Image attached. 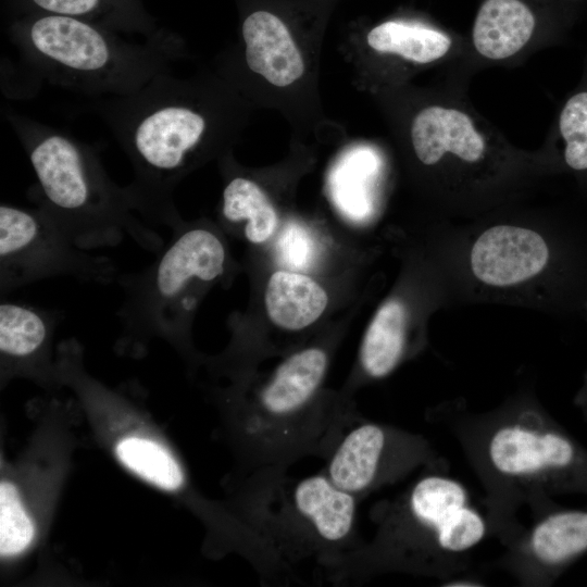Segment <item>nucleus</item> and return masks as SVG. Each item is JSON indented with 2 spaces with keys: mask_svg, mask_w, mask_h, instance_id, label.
Here are the masks:
<instances>
[{
  "mask_svg": "<svg viewBox=\"0 0 587 587\" xmlns=\"http://www.w3.org/2000/svg\"><path fill=\"white\" fill-rule=\"evenodd\" d=\"M425 419L462 450L484 490L490 537L503 548L525 527L521 508L534 517L559 505L561 496H587V448L550 414L532 385L485 411L461 398L446 400Z\"/></svg>",
  "mask_w": 587,
  "mask_h": 587,
  "instance_id": "1",
  "label": "nucleus"
},
{
  "mask_svg": "<svg viewBox=\"0 0 587 587\" xmlns=\"http://www.w3.org/2000/svg\"><path fill=\"white\" fill-rule=\"evenodd\" d=\"M438 234L454 305L501 304L554 316L583 315L587 230L579 224L511 203L449 221Z\"/></svg>",
  "mask_w": 587,
  "mask_h": 587,
  "instance_id": "2",
  "label": "nucleus"
},
{
  "mask_svg": "<svg viewBox=\"0 0 587 587\" xmlns=\"http://www.w3.org/2000/svg\"><path fill=\"white\" fill-rule=\"evenodd\" d=\"M60 385L73 395L93 440L134 479L170 498L201 524L202 550L211 559L238 555L262 583L285 582L289 570L273 547L247 526L226 501L205 496L193 483L176 445L135 394L90 374L84 346L71 337L55 349Z\"/></svg>",
  "mask_w": 587,
  "mask_h": 587,
  "instance_id": "3",
  "label": "nucleus"
},
{
  "mask_svg": "<svg viewBox=\"0 0 587 587\" xmlns=\"http://www.w3.org/2000/svg\"><path fill=\"white\" fill-rule=\"evenodd\" d=\"M369 516L373 536L321 573L329 583L354 585L385 574L441 583L469 572L472 550L490 537L485 513L448 471L419 472L397 495L375 502Z\"/></svg>",
  "mask_w": 587,
  "mask_h": 587,
  "instance_id": "4",
  "label": "nucleus"
},
{
  "mask_svg": "<svg viewBox=\"0 0 587 587\" xmlns=\"http://www.w3.org/2000/svg\"><path fill=\"white\" fill-rule=\"evenodd\" d=\"M327 367L326 350L310 347L287 357L253 391L235 387L218 395L220 436L237 470L325 460L359 414L345 400L321 395Z\"/></svg>",
  "mask_w": 587,
  "mask_h": 587,
  "instance_id": "5",
  "label": "nucleus"
},
{
  "mask_svg": "<svg viewBox=\"0 0 587 587\" xmlns=\"http://www.w3.org/2000/svg\"><path fill=\"white\" fill-rule=\"evenodd\" d=\"M197 91L168 71L133 93L91 98L84 107L104 123L128 158L134 177L126 188L148 224L173 230L184 224L173 191L197 161L210 128Z\"/></svg>",
  "mask_w": 587,
  "mask_h": 587,
  "instance_id": "6",
  "label": "nucleus"
},
{
  "mask_svg": "<svg viewBox=\"0 0 587 587\" xmlns=\"http://www.w3.org/2000/svg\"><path fill=\"white\" fill-rule=\"evenodd\" d=\"M4 117L36 176L28 199L77 247H115L128 236L146 251L163 248V238L138 216L126 186L109 176L96 147L10 110Z\"/></svg>",
  "mask_w": 587,
  "mask_h": 587,
  "instance_id": "7",
  "label": "nucleus"
},
{
  "mask_svg": "<svg viewBox=\"0 0 587 587\" xmlns=\"http://www.w3.org/2000/svg\"><path fill=\"white\" fill-rule=\"evenodd\" d=\"M7 34L28 74L89 98L139 90L171 71L183 49L166 28L134 42L112 29L53 14L13 16Z\"/></svg>",
  "mask_w": 587,
  "mask_h": 587,
  "instance_id": "8",
  "label": "nucleus"
},
{
  "mask_svg": "<svg viewBox=\"0 0 587 587\" xmlns=\"http://www.w3.org/2000/svg\"><path fill=\"white\" fill-rule=\"evenodd\" d=\"M230 510L260 535L296 575L312 561L322 573L362 542L357 526L360 502L322 471L292 477L288 469L235 470L223 479Z\"/></svg>",
  "mask_w": 587,
  "mask_h": 587,
  "instance_id": "9",
  "label": "nucleus"
},
{
  "mask_svg": "<svg viewBox=\"0 0 587 587\" xmlns=\"http://www.w3.org/2000/svg\"><path fill=\"white\" fill-rule=\"evenodd\" d=\"M141 271L118 274L124 300L116 311L121 330L117 354L143 358L153 341L193 357L189 323L202 290L224 276L227 251L220 236L204 226L183 224Z\"/></svg>",
  "mask_w": 587,
  "mask_h": 587,
  "instance_id": "10",
  "label": "nucleus"
},
{
  "mask_svg": "<svg viewBox=\"0 0 587 587\" xmlns=\"http://www.w3.org/2000/svg\"><path fill=\"white\" fill-rule=\"evenodd\" d=\"M417 161L435 173L439 199L449 221L476 217L514 203L534 176L550 173L538 160L495 145L473 116L453 105L419 111L411 125Z\"/></svg>",
  "mask_w": 587,
  "mask_h": 587,
  "instance_id": "11",
  "label": "nucleus"
},
{
  "mask_svg": "<svg viewBox=\"0 0 587 587\" xmlns=\"http://www.w3.org/2000/svg\"><path fill=\"white\" fill-rule=\"evenodd\" d=\"M37 415L22 449L0 461V565L9 575L46 545L78 447L74 399L32 403Z\"/></svg>",
  "mask_w": 587,
  "mask_h": 587,
  "instance_id": "12",
  "label": "nucleus"
},
{
  "mask_svg": "<svg viewBox=\"0 0 587 587\" xmlns=\"http://www.w3.org/2000/svg\"><path fill=\"white\" fill-rule=\"evenodd\" d=\"M118 270L111 258L77 247L39 208L0 204V295L38 280L71 277L110 285Z\"/></svg>",
  "mask_w": 587,
  "mask_h": 587,
  "instance_id": "13",
  "label": "nucleus"
},
{
  "mask_svg": "<svg viewBox=\"0 0 587 587\" xmlns=\"http://www.w3.org/2000/svg\"><path fill=\"white\" fill-rule=\"evenodd\" d=\"M423 470H450L420 433L358 414L324 460L322 472L359 501Z\"/></svg>",
  "mask_w": 587,
  "mask_h": 587,
  "instance_id": "14",
  "label": "nucleus"
},
{
  "mask_svg": "<svg viewBox=\"0 0 587 587\" xmlns=\"http://www.w3.org/2000/svg\"><path fill=\"white\" fill-rule=\"evenodd\" d=\"M532 519L489 566L505 572L520 586H552L587 554V508L559 504Z\"/></svg>",
  "mask_w": 587,
  "mask_h": 587,
  "instance_id": "15",
  "label": "nucleus"
},
{
  "mask_svg": "<svg viewBox=\"0 0 587 587\" xmlns=\"http://www.w3.org/2000/svg\"><path fill=\"white\" fill-rule=\"evenodd\" d=\"M62 311L25 302L1 300L0 388L24 379L48 394L62 389L55 364L53 339Z\"/></svg>",
  "mask_w": 587,
  "mask_h": 587,
  "instance_id": "16",
  "label": "nucleus"
},
{
  "mask_svg": "<svg viewBox=\"0 0 587 587\" xmlns=\"http://www.w3.org/2000/svg\"><path fill=\"white\" fill-rule=\"evenodd\" d=\"M248 68L271 84L285 87L304 71L302 57L285 24L265 11L249 14L241 26Z\"/></svg>",
  "mask_w": 587,
  "mask_h": 587,
  "instance_id": "17",
  "label": "nucleus"
},
{
  "mask_svg": "<svg viewBox=\"0 0 587 587\" xmlns=\"http://www.w3.org/2000/svg\"><path fill=\"white\" fill-rule=\"evenodd\" d=\"M13 16L53 14L86 21L120 34L145 38L158 32L143 0H5Z\"/></svg>",
  "mask_w": 587,
  "mask_h": 587,
  "instance_id": "18",
  "label": "nucleus"
},
{
  "mask_svg": "<svg viewBox=\"0 0 587 587\" xmlns=\"http://www.w3.org/2000/svg\"><path fill=\"white\" fill-rule=\"evenodd\" d=\"M410 307L405 298L392 296L376 311L359 353L361 373L369 379L389 376L411 354Z\"/></svg>",
  "mask_w": 587,
  "mask_h": 587,
  "instance_id": "19",
  "label": "nucleus"
},
{
  "mask_svg": "<svg viewBox=\"0 0 587 587\" xmlns=\"http://www.w3.org/2000/svg\"><path fill=\"white\" fill-rule=\"evenodd\" d=\"M535 25L533 12L521 0H486L475 17L472 42L480 57L502 61L526 47Z\"/></svg>",
  "mask_w": 587,
  "mask_h": 587,
  "instance_id": "20",
  "label": "nucleus"
},
{
  "mask_svg": "<svg viewBox=\"0 0 587 587\" xmlns=\"http://www.w3.org/2000/svg\"><path fill=\"white\" fill-rule=\"evenodd\" d=\"M265 307L272 322L288 330H300L324 312L328 297L311 277L292 271H277L268 279Z\"/></svg>",
  "mask_w": 587,
  "mask_h": 587,
  "instance_id": "21",
  "label": "nucleus"
},
{
  "mask_svg": "<svg viewBox=\"0 0 587 587\" xmlns=\"http://www.w3.org/2000/svg\"><path fill=\"white\" fill-rule=\"evenodd\" d=\"M557 135L558 149L545 155L551 173L570 174L587 187V72L560 110Z\"/></svg>",
  "mask_w": 587,
  "mask_h": 587,
  "instance_id": "22",
  "label": "nucleus"
},
{
  "mask_svg": "<svg viewBox=\"0 0 587 587\" xmlns=\"http://www.w3.org/2000/svg\"><path fill=\"white\" fill-rule=\"evenodd\" d=\"M367 43L377 52L396 54L417 64L438 61L452 48V39L445 33L399 21L384 22L371 29Z\"/></svg>",
  "mask_w": 587,
  "mask_h": 587,
  "instance_id": "23",
  "label": "nucleus"
},
{
  "mask_svg": "<svg viewBox=\"0 0 587 587\" xmlns=\"http://www.w3.org/2000/svg\"><path fill=\"white\" fill-rule=\"evenodd\" d=\"M222 217L228 224L245 222L243 235L252 243L266 241L275 232L276 211L261 189L250 178L232 177L223 190Z\"/></svg>",
  "mask_w": 587,
  "mask_h": 587,
  "instance_id": "24",
  "label": "nucleus"
},
{
  "mask_svg": "<svg viewBox=\"0 0 587 587\" xmlns=\"http://www.w3.org/2000/svg\"><path fill=\"white\" fill-rule=\"evenodd\" d=\"M375 174L376 165L371 159L348 162L334 173L332 192L335 203L351 221L366 222L373 216Z\"/></svg>",
  "mask_w": 587,
  "mask_h": 587,
  "instance_id": "25",
  "label": "nucleus"
},
{
  "mask_svg": "<svg viewBox=\"0 0 587 587\" xmlns=\"http://www.w3.org/2000/svg\"><path fill=\"white\" fill-rule=\"evenodd\" d=\"M275 252L277 261L287 271L300 272L312 265L317 246L310 230L297 223H289L277 238Z\"/></svg>",
  "mask_w": 587,
  "mask_h": 587,
  "instance_id": "26",
  "label": "nucleus"
},
{
  "mask_svg": "<svg viewBox=\"0 0 587 587\" xmlns=\"http://www.w3.org/2000/svg\"><path fill=\"white\" fill-rule=\"evenodd\" d=\"M445 587H479L486 583L478 575L472 574L470 571L458 574L440 583Z\"/></svg>",
  "mask_w": 587,
  "mask_h": 587,
  "instance_id": "27",
  "label": "nucleus"
},
{
  "mask_svg": "<svg viewBox=\"0 0 587 587\" xmlns=\"http://www.w3.org/2000/svg\"><path fill=\"white\" fill-rule=\"evenodd\" d=\"M573 403L580 412L583 419L587 422V370L584 373L582 384L573 398Z\"/></svg>",
  "mask_w": 587,
  "mask_h": 587,
  "instance_id": "28",
  "label": "nucleus"
},
{
  "mask_svg": "<svg viewBox=\"0 0 587 587\" xmlns=\"http://www.w3.org/2000/svg\"><path fill=\"white\" fill-rule=\"evenodd\" d=\"M584 319L587 320V302L585 304V308H584V311H583V315H582Z\"/></svg>",
  "mask_w": 587,
  "mask_h": 587,
  "instance_id": "29",
  "label": "nucleus"
}]
</instances>
